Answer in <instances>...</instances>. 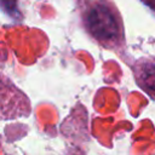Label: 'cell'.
<instances>
[{
  "label": "cell",
  "instance_id": "2",
  "mask_svg": "<svg viewBox=\"0 0 155 155\" xmlns=\"http://www.w3.org/2000/svg\"><path fill=\"white\" fill-rule=\"evenodd\" d=\"M134 76L138 85L149 94L155 96V59L142 58L134 65Z\"/></svg>",
  "mask_w": 155,
  "mask_h": 155
},
{
  "label": "cell",
  "instance_id": "1",
  "mask_svg": "<svg viewBox=\"0 0 155 155\" xmlns=\"http://www.w3.org/2000/svg\"><path fill=\"white\" fill-rule=\"evenodd\" d=\"M82 22L87 31L103 46L113 48L124 41V27L117 8L110 2H86Z\"/></svg>",
  "mask_w": 155,
  "mask_h": 155
}]
</instances>
